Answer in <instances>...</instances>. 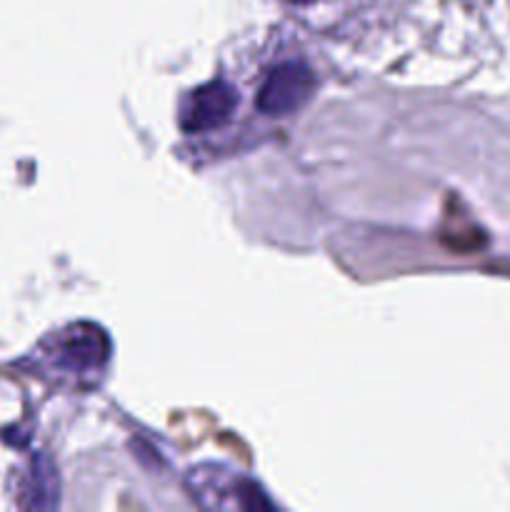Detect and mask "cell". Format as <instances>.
<instances>
[{
  "instance_id": "obj_2",
  "label": "cell",
  "mask_w": 510,
  "mask_h": 512,
  "mask_svg": "<svg viewBox=\"0 0 510 512\" xmlns=\"http://www.w3.org/2000/svg\"><path fill=\"white\" fill-rule=\"evenodd\" d=\"M238 105V93L225 80H213L190 93L180 113V125L188 133H205L228 123Z\"/></svg>"
},
{
  "instance_id": "obj_3",
  "label": "cell",
  "mask_w": 510,
  "mask_h": 512,
  "mask_svg": "<svg viewBox=\"0 0 510 512\" xmlns=\"http://www.w3.org/2000/svg\"><path fill=\"white\" fill-rule=\"evenodd\" d=\"M108 358L110 340L98 325H73V328L60 333L58 340H55V360L63 368L75 370V373H88V370L103 368Z\"/></svg>"
},
{
  "instance_id": "obj_4",
  "label": "cell",
  "mask_w": 510,
  "mask_h": 512,
  "mask_svg": "<svg viewBox=\"0 0 510 512\" xmlns=\"http://www.w3.org/2000/svg\"><path fill=\"white\" fill-rule=\"evenodd\" d=\"M290 3H298V5H308V3H313V0H290Z\"/></svg>"
},
{
  "instance_id": "obj_1",
  "label": "cell",
  "mask_w": 510,
  "mask_h": 512,
  "mask_svg": "<svg viewBox=\"0 0 510 512\" xmlns=\"http://www.w3.org/2000/svg\"><path fill=\"white\" fill-rule=\"evenodd\" d=\"M313 90V70L305 63H300V60H288V63H280L278 68L270 70L265 83L260 85L258 108L260 113L283 118V115H290L298 108H303L310 100V95H313Z\"/></svg>"
}]
</instances>
